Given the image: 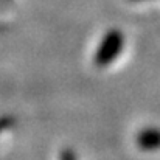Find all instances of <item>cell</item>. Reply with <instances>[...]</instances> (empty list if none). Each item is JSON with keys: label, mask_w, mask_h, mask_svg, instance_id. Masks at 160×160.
<instances>
[{"label": "cell", "mask_w": 160, "mask_h": 160, "mask_svg": "<svg viewBox=\"0 0 160 160\" xmlns=\"http://www.w3.org/2000/svg\"><path fill=\"white\" fill-rule=\"evenodd\" d=\"M124 48V36L120 30H110L107 31L103 38V41L100 42V47L95 53L93 62L97 67L103 68L110 65Z\"/></svg>", "instance_id": "obj_1"}, {"label": "cell", "mask_w": 160, "mask_h": 160, "mask_svg": "<svg viewBox=\"0 0 160 160\" xmlns=\"http://www.w3.org/2000/svg\"><path fill=\"white\" fill-rule=\"evenodd\" d=\"M138 143L143 148H157L160 146V131L157 129H146L138 137Z\"/></svg>", "instance_id": "obj_2"}]
</instances>
